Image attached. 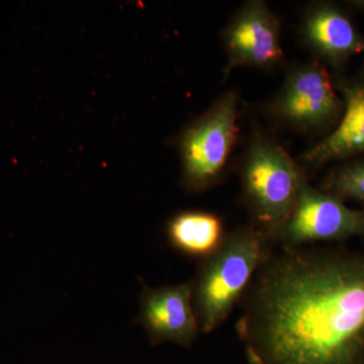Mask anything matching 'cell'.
I'll use <instances>...</instances> for the list:
<instances>
[{
  "label": "cell",
  "instance_id": "obj_1",
  "mask_svg": "<svg viewBox=\"0 0 364 364\" xmlns=\"http://www.w3.org/2000/svg\"><path fill=\"white\" fill-rule=\"evenodd\" d=\"M241 304L250 364H364V254L272 251Z\"/></svg>",
  "mask_w": 364,
  "mask_h": 364
},
{
  "label": "cell",
  "instance_id": "obj_2",
  "mask_svg": "<svg viewBox=\"0 0 364 364\" xmlns=\"http://www.w3.org/2000/svg\"><path fill=\"white\" fill-rule=\"evenodd\" d=\"M273 242L257 227L227 234L217 252L200 261L193 282V305L202 334L220 327L241 303Z\"/></svg>",
  "mask_w": 364,
  "mask_h": 364
},
{
  "label": "cell",
  "instance_id": "obj_3",
  "mask_svg": "<svg viewBox=\"0 0 364 364\" xmlns=\"http://www.w3.org/2000/svg\"><path fill=\"white\" fill-rule=\"evenodd\" d=\"M242 193L255 224L274 243L306 183L303 169L267 140L253 143L242 169Z\"/></svg>",
  "mask_w": 364,
  "mask_h": 364
},
{
  "label": "cell",
  "instance_id": "obj_4",
  "mask_svg": "<svg viewBox=\"0 0 364 364\" xmlns=\"http://www.w3.org/2000/svg\"><path fill=\"white\" fill-rule=\"evenodd\" d=\"M237 105L236 93H225L182 132L178 149L186 191L203 193L221 178L238 133Z\"/></svg>",
  "mask_w": 364,
  "mask_h": 364
},
{
  "label": "cell",
  "instance_id": "obj_5",
  "mask_svg": "<svg viewBox=\"0 0 364 364\" xmlns=\"http://www.w3.org/2000/svg\"><path fill=\"white\" fill-rule=\"evenodd\" d=\"M351 236H364V213L347 208L336 196L322 193L306 182L279 242L282 247L296 248Z\"/></svg>",
  "mask_w": 364,
  "mask_h": 364
},
{
  "label": "cell",
  "instance_id": "obj_6",
  "mask_svg": "<svg viewBox=\"0 0 364 364\" xmlns=\"http://www.w3.org/2000/svg\"><path fill=\"white\" fill-rule=\"evenodd\" d=\"M136 324L145 329L152 345L171 342L193 346L202 332L193 309L191 280L160 287H151L142 280Z\"/></svg>",
  "mask_w": 364,
  "mask_h": 364
},
{
  "label": "cell",
  "instance_id": "obj_7",
  "mask_svg": "<svg viewBox=\"0 0 364 364\" xmlns=\"http://www.w3.org/2000/svg\"><path fill=\"white\" fill-rule=\"evenodd\" d=\"M228 66L269 68L282 59L280 26L277 16L259 0L249 1L228 26L226 33Z\"/></svg>",
  "mask_w": 364,
  "mask_h": 364
},
{
  "label": "cell",
  "instance_id": "obj_8",
  "mask_svg": "<svg viewBox=\"0 0 364 364\" xmlns=\"http://www.w3.org/2000/svg\"><path fill=\"white\" fill-rule=\"evenodd\" d=\"M274 109L287 123L311 129L331 123L338 116L341 104L328 72L314 63L291 74Z\"/></svg>",
  "mask_w": 364,
  "mask_h": 364
},
{
  "label": "cell",
  "instance_id": "obj_9",
  "mask_svg": "<svg viewBox=\"0 0 364 364\" xmlns=\"http://www.w3.org/2000/svg\"><path fill=\"white\" fill-rule=\"evenodd\" d=\"M304 37L318 54L333 62L364 52L363 38L341 11L329 4H318L309 11Z\"/></svg>",
  "mask_w": 364,
  "mask_h": 364
},
{
  "label": "cell",
  "instance_id": "obj_10",
  "mask_svg": "<svg viewBox=\"0 0 364 364\" xmlns=\"http://www.w3.org/2000/svg\"><path fill=\"white\" fill-rule=\"evenodd\" d=\"M165 231L172 248L200 261L217 252L227 236L221 218L205 210H184L174 215Z\"/></svg>",
  "mask_w": 364,
  "mask_h": 364
},
{
  "label": "cell",
  "instance_id": "obj_11",
  "mask_svg": "<svg viewBox=\"0 0 364 364\" xmlns=\"http://www.w3.org/2000/svg\"><path fill=\"white\" fill-rule=\"evenodd\" d=\"M345 112L336 130L316 145L305 158L313 164L364 152V85L344 86Z\"/></svg>",
  "mask_w": 364,
  "mask_h": 364
},
{
  "label": "cell",
  "instance_id": "obj_12",
  "mask_svg": "<svg viewBox=\"0 0 364 364\" xmlns=\"http://www.w3.org/2000/svg\"><path fill=\"white\" fill-rule=\"evenodd\" d=\"M330 188L337 195L364 202V162L341 170L333 177Z\"/></svg>",
  "mask_w": 364,
  "mask_h": 364
},
{
  "label": "cell",
  "instance_id": "obj_13",
  "mask_svg": "<svg viewBox=\"0 0 364 364\" xmlns=\"http://www.w3.org/2000/svg\"><path fill=\"white\" fill-rule=\"evenodd\" d=\"M355 6H358V7H361V9H364V1H358L355 2Z\"/></svg>",
  "mask_w": 364,
  "mask_h": 364
}]
</instances>
